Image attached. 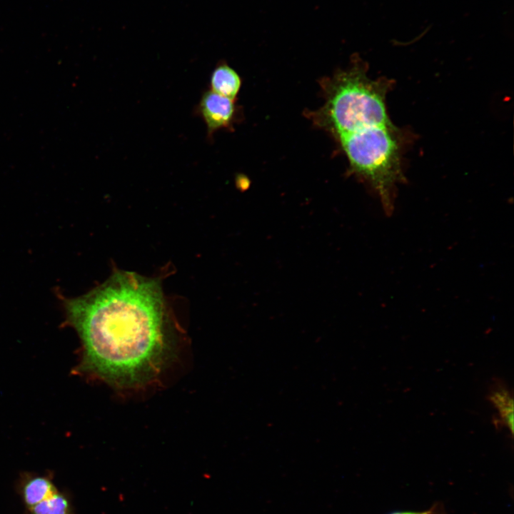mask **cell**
<instances>
[{"label":"cell","instance_id":"cell-6","mask_svg":"<svg viewBox=\"0 0 514 514\" xmlns=\"http://www.w3.org/2000/svg\"><path fill=\"white\" fill-rule=\"evenodd\" d=\"M241 85V81L238 74L225 63L218 64L212 71L210 90L217 94L233 100Z\"/></svg>","mask_w":514,"mask_h":514},{"label":"cell","instance_id":"cell-2","mask_svg":"<svg viewBox=\"0 0 514 514\" xmlns=\"http://www.w3.org/2000/svg\"><path fill=\"white\" fill-rule=\"evenodd\" d=\"M386 80H372L355 63L324 84L326 102L315 114L321 126L337 138L363 128L392 124L386 110Z\"/></svg>","mask_w":514,"mask_h":514},{"label":"cell","instance_id":"cell-8","mask_svg":"<svg viewBox=\"0 0 514 514\" xmlns=\"http://www.w3.org/2000/svg\"><path fill=\"white\" fill-rule=\"evenodd\" d=\"M32 514H69L66 498L58 493L31 507Z\"/></svg>","mask_w":514,"mask_h":514},{"label":"cell","instance_id":"cell-3","mask_svg":"<svg viewBox=\"0 0 514 514\" xmlns=\"http://www.w3.org/2000/svg\"><path fill=\"white\" fill-rule=\"evenodd\" d=\"M351 166L369 183L387 216L395 209L397 184L403 181L400 142L390 124L363 128L338 138Z\"/></svg>","mask_w":514,"mask_h":514},{"label":"cell","instance_id":"cell-7","mask_svg":"<svg viewBox=\"0 0 514 514\" xmlns=\"http://www.w3.org/2000/svg\"><path fill=\"white\" fill-rule=\"evenodd\" d=\"M57 493L54 485L44 478H36L26 485L24 495L26 503L31 507Z\"/></svg>","mask_w":514,"mask_h":514},{"label":"cell","instance_id":"cell-4","mask_svg":"<svg viewBox=\"0 0 514 514\" xmlns=\"http://www.w3.org/2000/svg\"><path fill=\"white\" fill-rule=\"evenodd\" d=\"M196 114L203 120L208 136L233 122L236 106L233 99L208 90L203 93L196 109Z\"/></svg>","mask_w":514,"mask_h":514},{"label":"cell","instance_id":"cell-1","mask_svg":"<svg viewBox=\"0 0 514 514\" xmlns=\"http://www.w3.org/2000/svg\"><path fill=\"white\" fill-rule=\"evenodd\" d=\"M63 303L66 321L81 343L75 374L135 388L158 377L174 353V331L158 278L116 271L91 291Z\"/></svg>","mask_w":514,"mask_h":514},{"label":"cell","instance_id":"cell-5","mask_svg":"<svg viewBox=\"0 0 514 514\" xmlns=\"http://www.w3.org/2000/svg\"><path fill=\"white\" fill-rule=\"evenodd\" d=\"M488 400L498 411L494 421L496 427L499 425L508 428L513 433V398L512 393L502 383L495 382L490 390Z\"/></svg>","mask_w":514,"mask_h":514}]
</instances>
